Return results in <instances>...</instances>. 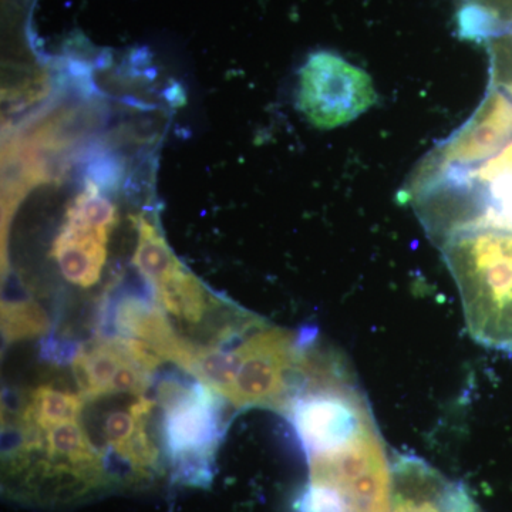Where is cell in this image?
Segmentation results:
<instances>
[{
	"label": "cell",
	"instance_id": "1",
	"mask_svg": "<svg viewBox=\"0 0 512 512\" xmlns=\"http://www.w3.org/2000/svg\"><path fill=\"white\" fill-rule=\"evenodd\" d=\"M484 47L490 80L480 106L421 158L399 191L437 247L471 229L512 231V35Z\"/></svg>",
	"mask_w": 512,
	"mask_h": 512
},
{
	"label": "cell",
	"instance_id": "2",
	"mask_svg": "<svg viewBox=\"0 0 512 512\" xmlns=\"http://www.w3.org/2000/svg\"><path fill=\"white\" fill-rule=\"evenodd\" d=\"M439 248L460 293L471 338L512 357V231L458 232Z\"/></svg>",
	"mask_w": 512,
	"mask_h": 512
},
{
	"label": "cell",
	"instance_id": "3",
	"mask_svg": "<svg viewBox=\"0 0 512 512\" xmlns=\"http://www.w3.org/2000/svg\"><path fill=\"white\" fill-rule=\"evenodd\" d=\"M220 394L207 384L164 380L157 399L164 410V443L175 480L210 484L211 464L221 437Z\"/></svg>",
	"mask_w": 512,
	"mask_h": 512
},
{
	"label": "cell",
	"instance_id": "4",
	"mask_svg": "<svg viewBox=\"0 0 512 512\" xmlns=\"http://www.w3.org/2000/svg\"><path fill=\"white\" fill-rule=\"evenodd\" d=\"M377 93L370 74L329 50L312 53L299 70L296 106L319 130H333L359 119Z\"/></svg>",
	"mask_w": 512,
	"mask_h": 512
},
{
	"label": "cell",
	"instance_id": "5",
	"mask_svg": "<svg viewBox=\"0 0 512 512\" xmlns=\"http://www.w3.org/2000/svg\"><path fill=\"white\" fill-rule=\"evenodd\" d=\"M117 224L114 205L94 184L87 185L67 208L52 255L67 281L90 288L100 279L107 259L111 229Z\"/></svg>",
	"mask_w": 512,
	"mask_h": 512
},
{
	"label": "cell",
	"instance_id": "6",
	"mask_svg": "<svg viewBox=\"0 0 512 512\" xmlns=\"http://www.w3.org/2000/svg\"><path fill=\"white\" fill-rule=\"evenodd\" d=\"M392 512H484L468 488L414 454L394 453Z\"/></svg>",
	"mask_w": 512,
	"mask_h": 512
},
{
	"label": "cell",
	"instance_id": "7",
	"mask_svg": "<svg viewBox=\"0 0 512 512\" xmlns=\"http://www.w3.org/2000/svg\"><path fill=\"white\" fill-rule=\"evenodd\" d=\"M114 323L124 338L144 340L164 357L191 373L198 346L178 336L160 305L140 296H124L114 311Z\"/></svg>",
	"mask_w": 512,
	"mask_h": 512
},
{
	"label": "cell",
	"instance_id": "8",
	"mask_svg": "<svg viewBox=\"0 0 512 512\" xmlns=\"http://www.w3.org/2000/svg\"><path fill=\"white\" fill-rule=\"evenodd\" d=\"M126 359L121 338L100 340L82 349L73 360V372L84 399L107 396L111 380Z\"/></svg>",
	"mask_w": 512,
	"mask_h": 512
},
{
	"label": "cell",
	"instance_id": "9",
	"mask_svg": "<svg viewBox=\"0 0 512 512\" xmlns=\"http://www.w3.org/2000/svg\"><path fill=\"white\" fill-rule=\"evenodd\" d=\"M154 291L164 312L190 325L200 323L210 309L207 291L183 264L154 286Z\"/></svg>",
	"mask_w": 512,
	"mask_h": 512
},
{
	"label": "cell",
	"instance_id": "10",
	"mask_svg": "<svg viewBox=\"0 0 512 512\" xmlns=\"http://www.w3.org/2000/svg\"><path fill=\"white\" fill-rule=\"evenodd\" d=\"M82 394L62 392L55 387L40 386L30 393L22 413V426L49 431L57 424L79 419L84 406Z\"/></svg>",
	"mask_w": 512,
	"mask_h": 512
},
{
	"label": "cell",
	"instance_id": "11",
	"mask_svg": "<svg viewBox=\"0 0 512 512\" xmlns=\"http://www.w3.org/2000/svg\"><path fill=\"white\" fill-rule=\"evenodd\" d=\"M136 227L138 244L134 254V265L151 285L157 286L174 269H177L181 262L168 247L167 241L157 227H154L150 221L140 217L136 221Z\"/></svg>",
	"mask_w": 512,
	"mask_h": 512
},
{
	"label": "cell",
	"instance_id": "12",
	"mask_svg": "<svg viewBox=\"0 0 512 512\" xmlns=\"http://www.w3.org/2000/svg\"><path fill=\"white\" fill-rule=\"evenodd\" d=\"M2 328L8 342L35 338L49 329L46 313L30 302L12 303L3 306Z\"/></svg>",
	"mask_w": 512,
	"mask_h": 512
},
{
	"label": "cell",
	"instance_id": "13",
	"mask_svg": "<svg viewBox=\"0 0 512 512\" xmlns=\"http://www.w3.org/2000/svg\"><path fill=\"white\" fill-rule=\"evenodd\" d=\"M154 406L156 403L153 400L141 396L127 412H114L107 417L106 424H104V436L114 453H119L121 448L126 446L128 440L136 433L141 421L148 419L153 412Z\"/></svg>",
	"mask_w": 512,
	"mask_h": 512
}]
</instances>
